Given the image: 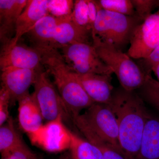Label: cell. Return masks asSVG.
Wrapping results in <instances>:
<instances>
[{"label":"cell","instance_id":"1","mask_svg":"<svg viewBox=\"0 0 159 159\" xmlns=\"http://www.w3.org/2000/svg\"><path fill=\"white\" fill-rule=\"evenodd\" d=\"M143 100L124 89L113 93L109 105L116 118L122 154L138 159L145 123L149 116Z\"/></svg>","mask_w":159,"mask_h":159},{"label":"cell","instance_id":"2","mask_svg":"<svg viewBox=\"0 0 159 159\" xmlns=\"http://www.w3.org/2000/svg\"><path fill=\"white\" fill-rule=\"evenodd\" d=\"M42 64L52 75L63 102L70 113L76 116L93 103L79 82L76 73L66 62L57 49L48 47L38 49Z\"/></svg>","mask_w":159,"mask_h":159},{"label":"cell","instance_id":"3","mask_svg":"<svg viewBox=\"0 0 159 159\" xmlns=\"http://www.w3.org/2000/svg\"><path fill=\"white\" fill-rule=\"evenodd\" d=\"M92 40L97 54L116 75L122 89L128 92H134L143 85L146 74L128 54L96 36H92Z\"/></svg>","mask_w":159,"mask_h":159},{"label":"cell","instance_id":"4","mask_svg":"<svg viewBox=\"0 0 159 159\" xmlns=\"http://www.w3.org/2000/svg\"><path fill=\"white\" fill-rule=\"evenodd\" d=\"M97 14L92 29V36L121 50L129 43L134 29L139 21L137 16L124 15L101 8L96 1Z\"/></svg>","mask_w":159,"mask_h":159},{"label":"cell","instance_id":"5","mask_svg":"<svg viewBox=\"0 0 159 159\" xmlns=\"http://www.w3.org/2000/svg\"><path fill=\"white\" fill-rule=\"evenodd\" d=\"M60 49L66 62L76 74L108 75L114 74L99 57L93 44L77 43Z\"/></svg>","mask_w":159,"mask_h":159},{"label":"cell","instance_id":"6","mask_svg":"<svg viewBox=\"0 0 159 159\" xmlns=\"http://www.w3.org/2000/svg\"><path fill=\"white\" fill-rule=\"evenodd\" d=\"M79 116L97 135L123 155L116 118L109 104L94 103Z\"/></svg>","mask_w":159,"mask_h":159},{"label":"cell","instance_id":"7","mask_svg":"<svg viewBox=\"0 0 159 159\" xmlns=\"http://www.w3.org/2000/svg\"><path fill=\"white\" fill-rule=\"evenodd\" d=\"M42 67L38 71L32 95L41 112L43 119L48 122L60 117L63 119L72 117L63 102L58 91Z\"/></svg>","mask_w":159,"mask_h":159},{"label":"cell","instance_id":"8","mask_svg":"<svg viewBox=\"0 0 159 159\" xmlns=\"http://www.w3.org/2000/svg\"><path fill=\"white\" fill-rule=\"evenodd\" d=\"M128 55L135 59H145L159 44V9L140 23L130 37Z\"/></svg>","mask_w":159,"mask_h":159},{"label":"cell","instance_id":"9","mask_svg":"<svg viewBox=\"0 0 159 159\" xmlns=\"http://www.w3.org/2000/svg\"><path fill=\"white\" fill-rule=\"evenodd\" d=\"M60 117L49 121L38 130L28 134L33 145L51 152H59L70 148L71 131L66 127Z\"/></svg>","mask_w":159,"mask_h":159},{"label":"cell","instance_id":"10","mask_svg":"<svg viewBox=\"0 0 159 159\" xmlns=\"http://www.w3.org/2000/svg\"><path fill=\"white\" fill-rule=\"evenodd\" d=\"M42 56L38 49L19 43L1 48L0 67L38 70L42 67Z\"/></svg>","mask_w":159,"mask_h":159},{"label":"cell","instance_id":"11","mask_svg":"<svg viewBox=\"0 0 159 159\" xmlns=\"http://www.w3.org/2000/svg\"><path fill=\"white\" fill-rule=\"evenodd\" d=\"M90 38L92 39V31L74 21L71 12L62 15L55 30L50 47L58 50L65 46L77 43L93 44L90 41Z\"/></svg>","mask_w":159,"mask_h":159},{"label":"cell","instance_id":"12","mask_svg":"<svg viewBox=\"0 0 159 159\" xmlns=\"http://www.w3.org/2000/svg\"><path fill=\"white\" fill-rule=\"evenodd\" d=\"M38 70L12 67L1 70L2 87L9 92L11 102L17 101L29 93V88L35 82Z\"/></svg>","mask_w":159,"mask_h":159},{"label":"cell","instance_id":"13","mask_svg":"<svg viewBox=\"0 0 159 159\" xmlns=\"http://www.w3.org/2000/svg\"><path fill=\"white\" fill-rule=\"evenodd\" d=\"M28 0H0V40L2 47L9 43L15 35L18 19Z\"/></svg>","mask_w":159,"mask_h":159},{"label":"cell","instance_id":"14","mask_svg":"<svg viewBox=\"0 0 159 159\" xmlns=\"http://www.w3.org/2000/svg\"><path fill=\"white\" fill-rule=\"evenodd\" d=\"M51 2V1L48 0L28 1L18 19L14 38L8 44H16L20 39L27 34L39 21L49 14Z\"/></svg>","mask_w":159,"mask_h":159},{"label":"cell","instance_id":"15","mask_svg":"<svg viewBox=\"0 0 159 159\" xmlns=\"http://www.w3.org/2000/svg\"><path fill=\"white\" fill-rule=\"evenodd\" d=\"M76 75L84 90L95 103H110L113 93L112 75L94 74H76Z\"/></svg>","mask_w":159,"mask_h":159},{"label":"cell","instance_id":"16","mask_svg":"<svg viewBox=\"0 0 159 159\" xmlns=\"http://www.w3.org/2000/svg\"><path fill=\"white\" fill-rule=\"evenodd\" d=\"M17 101L20 127L27 134L38 130L43 125V118L32 94L29 92Z\"/></svg>","mask_w":159,"mask_h":159},{"label":"cell","instance_id":"17","mask_svg":"<svg viewBox=\"0 0 159 159\" xmlns=\"http://www.w3.org/2000/svg\"><path fill=\"white\" fill-rule=\"evenodd\" d=\"M62 16L48 14L38 22L26 34L33 48L41 49L50 47L55 30Z\"/></svg>","mask_w":159,"mask_h":159},{"label":"cell","instance_id":"18","mask_svg":"<svg viewBox=\"0 0 159 159\" xmlns=\"http://www.w3.org/2000/svg\"><path fill=\"white\" fill-rule=\"evenodd\" d=\"M138 159H159V119L150 114L145 123Z\"/></svg>","mask_w":159,"mask_h":159},{"label":"cell","instance_id":"19","mask_svg":"<svg viewBox=\"0 0 159 159\" xmlns=\"http://www.w3.org/2000/svg\"><path fill=\"white\" fill-rule=\"evenodd\" d=\"M69 149L72 159H103L101 151L96 145L72 131Z\"/></svg>","mask_w":159,"mask_h":159},{"label":"cell","instance_id":"20","mask_svg":"<svg viewBox=\"0 0 159 159\" xmlns=\"http://www.w3.org/2000/svg\"><path fill=\"white\" fill-rule=\"evenodd\" d=\"M22 139L15 128L11 117L0 127V152L6 156L24 145Z\"/></svg>","mask_w":159,"mask_h":159},{"label":"cell","instance_id":"21","mask_svg":"<svg viewBox=\"0 0 159 159\" xmlns=\"http://www.w3.org/2000/svg\"><path fill=\"white\" fill-rule=\"evenodd\" d=\"M141 97L159 112V83L154 79L151 73L146 74L143 85L139 89Z\"/></svg>","mask_w":159,"mask_h":159},{"label":"cell","instance_id":"22","mask_svg":"<svg viewBox=\"0 0 159 159\" xmlns=\"http://www.w3.org/2000/svg\"><path fill=\"white\" fill-rule=\"evenodd\" d=\"M97 2L101 8L107 11L129 16H136L131 0H99Z\"/></svg>","mask_w":159,"mask_h":159},{"label":"cell","instance_id":"23","mask_svg":"<svg viewBox=\"0 0 159 159\" xmlns=\"http://www.w3.org/2000/svg\"><path fill=\"white\" fill-rule=\"evenodd\" d=\"M72 17L74 21L79 25L92 31L89 24L87 0L75 1Z\"/></svg>","mask_w":159,"mask_h":159},{"label":"cell","instance_id":"24","mask_svg":"<svg viewBox=\"0 0 159 159\" xmlns=\"http://www.w3.org/2000/svg\"><path fill=\"white\" fill-rule=\"evenodd\" d=\"M136 16L143 21L150 15L155 8L157 7V0H131Z\"/></svg>","mask_w":159,"mask_h":159},{"label":"cell","instance_id":"25","mask_svg":"<svg viewBox=\"0 0 159 159\" xmlns=\"http://www.w3.org/2000/svg\"><path fill=\"white\" fill-rule=\"evenodd\" d=\"M93 143L101 151L103 159H126L113 146L99 137L95 138Z\"/></svg>","mask_w":159,"mask_h":159},{"label":"cell","instance_id":"26","mask_svg":"<svg viewBox=\"0 0 159 159\" xmlns=\"http://www.w3.org/2000/svg\"><path fill=\"white\" fill-rule=\"evenodd\" d=\"M11 102L9 92L2 87L0 90V126L9 119V106Z\"/></svg>","mask_w":159,"mask_h":159},{"label":"cell","instance_id":"27","mask_svg":"<svg viewBox=\"0 0 159 159\" xmlns=\"http://www.w3.org/2000/svg\"><path fill=\"white\" fill-rule=\"evenodd\" d=\"M2 159H39L37 156L30 150L25 144L13 151Z\"/></svg>","mask_w":159,"mask_h":159},{"label":"cell","instance_id":"28","mask_svg":"<svg viewBox=\"0 0 159 159\" xmlns=\"http://www.w3.org/2000/svg\"><path fill=\"white\" fill-rule=\"evenodd\" d=\"M142 68L145 74L151 73L152 69L159 63V44L157 46L148 57L142 59Z\"/></svg>","mask_w":159,"mask_h":159},{"label":"cell","instance_id":"29","mask_svg":"<svg viewBox=\"0 0 159 159\" xmlns=\"http://www.w3.org/2000/svg\"><path fill=\"white\" fill-rule=\"evenodd\" d=\"M87 4L88 8L89 24L92 30L97 16V4L96 1L90 0H87Z\"/></svg>","mask_w":159,"mask_h":159},{"label":"cell","instance_id":"30","mask_svg":"<svg viewBox=\"0 0 159 159\" xmlns=\"http://www.w3.org/2000/svg\"><path fill=\"white\" fill-rule=\"evenodd\" d=\"M152 71L155 74L157 80L159 83V63L152 69Z\"/></svg>","mask_w":159,"mask_h":159},{"label":"cell","instance_id":"31","mask_svg":"<svg viewBox=\"0 0 159 159\" xmlns=\"http://www.w3.org/2000/svg\"><path fill=\"white\" fill-rule=\"evenodd\" d=\"M158 6H159V0L157 1Z\"/></svg>","mask_w":159,"mask_h":159}]
</instances>
